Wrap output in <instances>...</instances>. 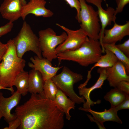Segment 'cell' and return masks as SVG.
I'll use <instances>...</instances> for the list:
<instances>
[{
    "instance_id": "cell-1",
    "label": "cell",
    "mask_w": 129,
    "mask_h": 129,
    "mask_svg": "<svg viewBox=\"0 0 129 129\" xmlns=\"http://www.w3.org/2000/svg\"><path fill=\"white\" fill-rule=\"evenodd\" d=\"M15 112L21 122L18 129H62L64 126V113L54 101L38 94H32Z\"/></svg>"
},
{
    "instance_id": "cell-2",
    "label": "cell",
    "mask_w": 129,
    "mask_h": 129,
    "mask_svg": "<svg viewBox=\"0 0 129 129\" xmlns=\"http://www.w3.org/2000/svg\"><path fill=\"white\" fill-rule=\"evenodd\" d=\"M103 53L98 40L88 38L78 48L75 50L57 53L59 65L62 60L75 62L84 67L95 64Z\"/></svg>"
},
{
    "instance_id": "cell-3",
    "label": "cell",
    "mask_w": 129,
    "mask_h": 129,
    "mask_svg": "<svg viewBox=\"0 0 129 129\" xmlns=\"http://www.w3.org/2000/svg\"><path fill=\"white\" fill-rule=\"evenodd\" d=\"M6 43L7 48L0 63V85L5 88H13L14 80L24 70L26 62L17 56L12 39Z\"/></svg>"
},
{
    "instance_id": "cell-4",
    "label": "cell",
    "mask_w": 129,
    "mask_h": 129,
    "mask_svg": "<svg viewBox=\"0 0 129 129\" xmlns=\"http://www.w3.org/2000/svg\"><path fill=\"white\" fill-rule=\"evenodd\" d=\"M18 56L22 58L27 52H32L40 58L42 57L38 38L30 25L24 21L17 35L12 39Z\"/></svg>"
},
{
    "instance_id": "cell-5",
    "label": "cell",
    "mask_w": 129,
    "mask_h": 129,
    "mask_svg": "<svg viewBox=\"0 0 129 129\" xmlns=\"http://www.w3.org/2000/svg\"><path fill=\"white\" fill-rule=\"evenodd\" d=\"M83 78L81 74L74 72L64 66L61 72L56 75L51 79L58 88L75 103L80 104L85 102L84 97H79L74 90V85Z\"/></svg>"
},
{
    "instance_id": "cell-6",
    "label": "cell",
    "mask_w": 129,
    "mask_h": 129,
    "mask_svg": "<svg viewBox=\"0 0 129 129\" xmlns=\"http://www.w3.org/2000/svg\"><path fill=\"white\" fill-rule=\"evenodd\" d=\"M79 1L81 6L79 22L81 23L80 28L88 38L98 40L101 28L97 12L92 6L87 4L86 0Z\"/></svg>"
},
{
    "instance_id": "cell-7",
    "label": "cell",
    "mask_w": 129,
    "mask_h": 129,
    "mask_svg": "<svg viewBox=\"0 0 129 129\" xmlns=\"http://www.w3.org/2000/svg\"><path fill=\"white\" fill-rule=\"evenodd\" d=\"M39 40L42 56L51 62L57 58L56 50L57 46L63 43L67 37L66 33L59 35L52 29L48 28L38 32Z\"/></svg>"
},
{
    "instance_id": "cell-8",
    "label": "cell",
    "mask_w": 129,
    "mask_h": 129,
    "mask_svg": "<svg viewBox=\"0 0 129 129\" xmlns=\"http://www.w3.org/2000/svg\"><path fill=\"white\" fill-rule=\"evenodd\" d=\"M56 24L64 30L67 35V37L64 41L56 48V50L57 53L77 49L88 37L81 28L76 30H73L59 24Z\"/></svg>"
},
{
    "instance_id": "cell-9",
    "label": "cell",
    "mask_w": 129,
    "mask_h": 129,
    "mask_svg": "<svg viewBox=\"0 0 129 129\" xmlns=\"http://www.w3.org/2000/svg\"><path fill=\"white\" fill-rule=\"evenodd\" d=\"M97 72L99 74V76L96 83L93 86L89 88L86 87V86L88 82L86 80L84 83L81 84L78 87L79 95L83 97L86 100V102L83 104V108H91V106L99 104L101 102L100 100L96 102L93 101L90 98V94L91 92L97 89L102 88L105 81L106 79V68H99L98 69Z\"/></svg>"
},
{
    "instance_id": "cell-10",
    "label": "cell",
    "mask_w": 129,
    "mask_h": 129,
    "mask_svg": "<svg viewBox=\"0 0 129 129\" xmlns=\"http://www.w3.org/2000/svg\"><path fill=\"white\" fill-rule=\"evenodd\" d=\"M12 94L11 96L5 97L0 92V120L4 117L8 123L16 117L15 114L11 113V111L18 105L21 98V95L17 91Z\"/></svg>"
},
{
    "instance_id": "cell-11",
    "label": "cell",
    "mask_w": 129,
    "mask_h": 129,
    "mask_svg": "<svg viewBox=\"0 0 129 129\" xmlns=\"http://www.w3.org/2000/svg\"><path fill=\"white\" fill-rule=\"evenodd\" d=\"M31 62H29V66L39 72L45 81L51 79L55 75L58 71L62 67H54L51 62L44 58H40L37 56L30 58Z\"/></svg>"
},
{
    "instance_id": "cell-12",
    "label": "cell",
    "mask_w": 129,
    "mask_h": 129,
    "mask_svg": "<svg viewBox=\"0 0 129 129\" xmlns=\"http://www.w3.org/2000/svg\"><path fill=\"white\" fill-rule=\"evenodd\" d=\"M103 0H86L88 3L92 4L97 8V11L101 27L99 34V41L102 45V39L103 36V32L106 27L108 25H111L112 22H115L116 19L115 15V9L112 7H108L106 10L104 9L102 6Z\"/></svg>"
},
{
    "instance_id": "cell-13",
    "label": "cell",
    "mask_w": 129,
    "mask_h": 129,
    "mask_svg": "<svg viewBox=\"0 0 129 129\" xmlns=\"http://www.w3.org/2000/svg\"><path fill=\"white\" fill-rule=\"evenodd\" d=\"M46 3L45 0H30L23 6L21 17L24 21L27 16L29 14L45 18L52 17L54 15L53 12L45 7Z\"/></svg>"
},
{
    "instance_id": "cell-14",
    "label": "cell",
    "mask_w": 129,
    "mask_h": 129,
    "mask_svg": "<svg viewBox=\"0 0 129 129\" xmlns=\"http://www.w3.org/2000/svg\"><path fill=\"white\" fill-rule=\"evenodd\" d=\"M111 29H105L102 39V48L103 43H115L120 42L125 36L129 35V21L123 25H120L116 22Z\"/></svg>"
},
{
    "instance_id": "cell-15",
    "label": "cell",
    "mask_w": 129,
    "mask_h": 129,
    "mask_svg": "<svg viewBox=\"0 0 129 129\" xmlns=\"http://www.w3.org/2000/svg\"><path fill=\"white\" fill-rule=\"evenodd\" d=\"M23 5L20 0H5L0 6L4 18L13 22L21 17Z\"/></svg>"
},
{
    "instance_id": "cell-16",
    "label": "cell",
    "mask_w": 129,
    "mask_h": 129,
    "mask_svg": "<svg viewBox=\"0 0 129 129\" xmlns=\"http://www.w3.org/2000/svg\"><path fill=\"white\" fill-rule=\"evenodd\" d=\"M106 69V79L110 86L115 87L122 81H129V76L127 73L125 67L120 61L118 60L112 67Z\"/></svg>"
},
{
    "instance_id": "cell-17",
    "label": "cell",
    "mask_w": 129,
    "mask_h": 129,
    "mask_svg": "<svg viewBox=\"0 0 129 129\" xmlns=\"http://www.w3.org/2000/svg\"><path fill=\"white\" fill-rule=\"evenodd\" d=\"M28 73V92L38 94L45 98L43 89L44 81L40 73L33 69Z\"/></svg>"
},
{
    "instance_id": "cell-18",
    "label": "cell",
    "mask_w": 129,
    "mask_h": 129,
    "mask_svg": "<svg viewBox=\"0 0 129 129\" xmlns=\"http://www.w3.org/2000/svg\"><path fill=\"white\" fill-rule=\"evenodd\" d=\"M79 109L90 113L94 118L101 122L103 123L106 121H111L122 124V122L117 114V112L112 108L108 110L105 109L103 111L98 112L90 109H85L80 107Z\"/></svg>"
},
{
    "instance_id": "cell-19",
    "label": "cell",
    "mask_w": 129,
    "mask_h": 129,
    "mask_svg": "<svg viewBox=\"0 0 129 129\" xmlns=\"http://www.w3.org/2000/svg\"><path fill=\"white\" fill-rule=\"evenodd\" d=\"M54 101L59 109L65 114L66 118L70 120L71 117L69 111L72 109H75V103L70 98H68L66 95L59 89Z\"/></svg>"
},
{
    "instance_id": "cell-20",
    "label": "cell",
    "mask_w": 129,
    "mask_h": 129,
    "mask_svg": "<svg viewBox=\"0 0 129 129\" xmlns=\"http://www.w3.org/2000/svg\"><path fill=\"white\" fill-rule=\"evenodd\" d=\"M105 54L104 55H102L98 60L95 64L91 69L88 71L87 75L91 76V71L96 67L105 68L110 67L114 65L118 60L111 51L105 49Z\"/></svg>"
},
{
    "instance_id": "cell-21",
    "label": "cell",
    "mask_w": 129,
    "mask_h": 129,
    "mask_svg": "<svg viewBox=\"0 0 129 129\" xmlns=\"http://www.w3.org/2000/svg\"><path fill=\"white\" fill-rule=\"evenodd\" d=\"M28 72L23 70L17 75L14 81L13 86L16 87V91L23 96L28 92Z\"/></svg>"
},
{
    "instance_id": "cell-22",
    "label": "cell",
    "mask_w": 129,
    "mask_h": 129,
    "mask_svg": "<svg viewBox=\"0 0 129 129\" xmlns=\"http://www.w3.org/2000/svg\"><path fill=\"white\" fill-rule=\"evenodd\" d=\"M116 87L111 89L104 97V98L109 102L111 105V108L117 106L125 98L127 95Z\"/></svg>"
},
{
    "instance_id": "cell-23",
    "label": "cell",
    "mask_w": 129,
    "mask_h": 129,
    "mask_svg": "<svg viewBox=\"0 0 129 129\" xmlns=\"http://www.w3.org/2000/svg\"><path fill=\"white\" fill-rule=\"evenodd\" d=\"M103 51L105 53V49L112 51L118 60L122 62L125 66L127 74H129V58L126 56L116 46L115 44L103 43Z\"/></svg>"
},
{
    "instance_id": "cell-24",
    "label": "cell",
    "mask_w": 129,
    "mask_h": 129,
    "mask_svg": "<svg viewBox=\"0 0 129 129\" xmlns=\"http://www.w3.org/2000/svg\"><path fill=\"white\" fill-rule=\"evenodd\" d=\"M43 89L45 98L54 101L59 89L51 79L44 81Z\"/></svg>"
},
{
    "instance_id": "cell-25",
    "label": "cell",
    "mask_w": 129,
    "mask_h": 129,
    "mask_svg": "<svg viewBox=\"0 0 129 129\" xmlns=\"http://www.w3.org/2000/svg\"><path fill=\"white\" fill-rule=\"evenodd\" d=\"M71 8H75L77 11L76 18L80 22V15L81 6L79 0H64Z\"/></svg>"
},
{
    "instance_id": "cell-26",
    "label": "cell",
    "mask_w": 129,
    "mask_h": 129,
    "mask_svg": "<svg viewBox=\"0 0 129 129\" xmlns=\"http://www.w3.org/2000/svg\"><path fill=\"white\" fill-rule=\"evenodd\" d=\"M116 47L123 52L126 56L129 58V39L124 43L117 45L115 44Z\"/></svg>"
},
{
    "instance_id": "cell-27",
    "label": "cell",
    "mask_w": 129,
    "mask_h": 129,
    "mask_svg": "<svg viewBox=\"0 0 129 129\" xmlns=\"http://www.w3.org/2000/svg\"><path fill=\"white\" fill-rule=\"evenodd\" d=\"M126 94H129V81H122L119 83L115 87Z\"/></svg>"
},
{
    "instance_id": "cell-28",
    "label": "cell",
    "mask_w": 129,
    "mask_h": 129,
    "mask_svg": "<svg viewBox=\"0 0 129 129\" xmlns=\"http://www.w3.org/2000/svg\"><path fill=\"white\" fill-rule=\"evenodd\" d=\"M117 7L115 10V15L123 11L125 6L129 3V0H115Z\"/></svg>"
},
{
    "instance_id": "cell-29",
    "label": "cell",
    "mask_w": 129,
    "mask_h": 129,
    "mask_svg": "<svg viewBox=\"0 0 129 129\" xmlns=\"http://www.w3.org/2000/svg\"><path fill=\"white\" fill-rule=\"evenodd\" d=\"M116 111L125 109H129V95H127L125 99L115 107L111 108Z\"/></svg>"
},
{
    "instance_id": "cell-30",
    "label": "cell",
    "mask_w": 129,
    "mask_h": 129,
    "mask_svg": "<svg viewBox=\"0 0 129 129\" xmlns=\"http://www.w3.org/2000/svg\"><path fill=\"white\" fill-rule=\"evenodd\" d=\"M13 22H9L5 25L0 27V37L10 32L13 28Z\"/></svg>"
},
{
    "instance_id": "cell-31",
    "label": "cell",
    "mask_w": 129,
    "mask_h": 129,
    "mask_svg": "<svg viewBox=\"0 0 129 129\" xmlns=\"http://www.w3.org/2000/svg\"><path fill=\"white\" fill-rule=\"evenodd\" d=\"M9 126L6 127L3 129H18L20 126L21 122L20 119L17 117L13 120L8 123Z\"/></svg>"
},
{
    "instance_id": "cell-32",
    "label": "cell",
    "mask_w": 129,
    "mask_h": 129,
    "mask_svg": "<svg viewBox=\"0 0 129 129\" xmlns=\"http://www.w3.org/2000/svg\"><path fill=\"white\" fill-rule=\"evenodd\" d=\"M7 48L6 43L4 44L0 40V63Z\"/></svg>"
},
{
    "instance_id": "cell-33",
    "label": "cell",
    "mask_w": 129,
    "mask_h": 129,
    "mask_svg": "<svg viewBox=\"0 0 129 129\" xmlns=\"http://www.w3.org/2000/svg\"><path fill=\"white\" fill-rule=\"evenodd\" d=\"M87 115L91 122H93L96 123L99 129H106L103 123L101 122L93 117H92L90 115L87 114Z\"/></svg>"
},
{
    "instance_id": "cell-34",
    "label": "cell",
    "mask_w": 129,
    "mask_h": 129,
    "mask_svg": "<svg viewBox=\"0 0 129 129\" xmlns=\"http://www.w3.org/2000/svg\"><path fill=\"white\" fill-rule=\"evenodd\" d=\"M2 89H6L10 91L12 94L14 92L13 88H5L0 85V90Z\"/></svg>"
},
{
    "instance_id": "cell-35",
    "label": "cell",
    "mask_w": 129,
    "mask_h": 129,
    "mask_svg": "<svg viewBox=\"0 0 129 129\" xmlns=\"http://www.w3.org/2000/svg\"><path fill=\"white\" fill-rule=\"evenodd\" d=\"M21 3L23 5L26 4L27 2L25 0H20Z\"/></svg>"
}]
</instances>
